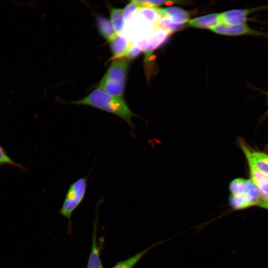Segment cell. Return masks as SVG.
<instances>
[{
    "label": "cell",
    "mask_w": 268,
    "mask_h": 268,
    "mask_svg": "<svg viewBox=\"0 0 268 268\" xmlns=\"http://www.w3.org/2000/svg\"><path fill=\"white\" fill-rule=\"evenodd\" d=\"M69 103L89 106L116 115L126 121L132 131H134V126L132 118L136 117V115L129 108L122 97L111 95L98 87L83 98Z\"/></svg>",
    "instance_id": "obj_1"
},
{
    "label": "cell",
    "mask_w": 268,
    "mask_h": 268,
    "mask_svg": "<svg viewBox=\"0 0 268 268\" xmlns=\"http://www.w3.org/2000/svg\"><path fill=\"white\" fill-rule=\"evenodd\" d=\"M129 60H113L100 81L98 87L111 95L122 97L124 93Z\"/></svg>",
    "instance_id": "obj_2"
},
{
    "label": "cell",
    "mask_w": 268,
    "mask_h": 268,
    "mask_svg": "<svg viewBox=\"0 0 268 268\" xmlns=\"http://www.w3.org/2000/svg\"><path fill=\"white\" fill-rule=\"evenodd\" d=\"M87 177H81L70 185L60 209L61 215L68 219L70 229L72 213L85 197L87 188Z\"/></svg>",
    "instance_id": "obj_3"
},
{
    "label": "cell",
    "mask_w": 268,
    "mask_h": 268,
    "mask_svg": "<svg viewBox=\"0 0 268 268\" xmlns=\"http://www.w3.org/2000/svg\"><path fill=\"white\" fill-rule=\"evenodd\" d=\"M261 200L259 191L249 179L245 192L240 196L231 195L229 199L230 206L235 210H240L254 206H258Z\"/></svg>",
    "instance_id": "obj_4"
},
{
    "label": "cell",
    "mask_w": 268,
    "mask_h": 268,
    "mask_svg": "<svg viewBox=\"0 0 268 268\" xmlns=\"http://www.w3.org/2000/svg\"><path fill=\"white\" fill-rule=\"evenodd\" d=\"M239 146L244 153L249 166L268 174V154L252 148L244 139L238 140Z\"/></svg>",
    "instance_id": "obj_5"
},
{
    "label": "cell",
    "mask_w": 268,
    "mask_h": 268,
    "mask_svg": "<svg viewBox=\"0 0 268 268\" xmlns=\"http://www.w3.org/2000/svg\"><path fill=\"white\" fill-rule=\"evenodd\" d=\"M210 30L218 34L230 36L245 35L263 36L268 38V34L255 30L251 27L247 23L232 25L220 24Z\"/></svg>",
    "instance_id": "obj_6"
},
{
    "label": "cell",
    "mask_w": 268,
    "mask_h": 268,
    "mask_svg": "<svg viewBox=\"0 0 268 268\" xmlns=\"http://www.w3.org/2000/svg\"><path fill=\"white\" fill-rule=\"evenodd\" d=\"M268 9V4L251 8L234 9L220 13L221 24L232 25L247 23L251 13Z\"/></svg>",
    "instance_id": "obj_7"
},
{
    "label": "cell",
    "mask_w": 268,
    "mask_h": 268,
    "mask_svg": "<svg viewBox=\"0 0 268 268\" xmlns=\"http://www.w3.org/2000/svg\"><path fill=\"white\" fill-rule=\"evenodd\" d=\"M250 180L258 188L261 200H268V174L249 166Z\"/></svg>",
    "instance_id": "obj_8"
},
{
    "label": "cell",
    "mask_w": 268,
    "mask_h": 268,
    "mask_svg": "<svg viewBox=\"0 0 268 268\" xmlns=\"http://www.w3.org/2000/svg\"><path fill=\"white\" fill-rule=\"evenodd\" d=\"M110 44L112 61L127 57L130 49L134 45L132 41H128L125 37L119 34Z\"/></svg>",
    "instance_id": "obj_9"
},
{
    "label": "cell",
    "mask_w": 268,
    "mask_h": 268,
    "mask_svg": "<svg viewBox=\"0 0 268 268\" xmlns=\"http://www.w3.org/2000/svg\"><path fill=\"white\" fill-rule=\"evenodd\" d=\"M169 35L170 34L166 30L157 28L147 37V47L144 51L146 61L148 60L149 57L154 50L165 42Z\"/></svg>",
    "instance_id": "obj_10"
},
{
    "label": "cell",
    "mask_w": 268,
    "mask_h": 268,
    "mask_svg": "<svg viewBox=\"0 0 268 268\" xmlns=\"http://www.w3.org/2000/svg\"><path fill=\"white\" fill-rule=\"evenodd\" d=\"M97 222L98 219L96 217L94 222L91 249L87 268H103L100 256V246L99 245L97 239Z\"/></svg>",
    "instance_id": "obj_11"
},
{
    "label": "cell",
    "mask_w": 268,
    "mask_h": 268,
    "mask_svg": "<svg viewBox=\"0 0 268 268\" xmlns=\"http://www.w3.org/2000/svg\"><path fill=\"white\" fill-rule=\"evenodd\" d=\"M161 17H167L173 23L183 24L189 20V12L181 8L176 6L164 8H157Z\"/></svg>",
    "instance_id": "obj_12"
},
{
    "label": "cell",
    "mask_w": 268,
    "mask_h": 268,
    "mask_svg": "<svg viewBox=\"0 0 268 268\" xmlns=\"http://www.w3.org/2000/svg\"><path fill=\"white\" fill-rule=\"evenodd\" d=\"M221 24L220 13H211L190 20L188 26L200 28H209Z\"/></svg>",
    "instance_id": "obj_13"
},
{
    "label": "cell",
    "mask_w": 268,
    "mask_h": 268,
    "mask_svg": "<svg viewBox=\"0 0 268 268\" xmlns=\"http://www.w3.org/2000/svg\"><path fill=\"white\" fill-rule=\"evenodd\" d=\"M97 29L101 36L110 42L118 35L115 31L110 21L106 17L98 15L95 18Z\"/></svg>",
    "instance_id": "obj_14"
},
{
    "label": "cell",
    "mask_w": 268,
    "mask_h": 268,
    "mask_svg": "<svg viewBox=\"0 0 268 268\" xmlns=\"http://www.w3.org/2000/svg\"><path fill=\"white\" fill-rule=\"evenodd\" d=\"M137 14L140 20L152 25L155 28L162 18L157 7H139L137 10Z\"/></svg>",
    "instance_id": "obj_15"
},
{
    "label": "cell",
    "mask_w": 268,
    "mask_h": 268,
    "mask_svg": "<svg viewBox=\"0 0 268 268\" xmlns=\"http://www.w3.org/2000/svg\"><path fill=\"white\" fill-rule=\"evenodd\" d=\"M164 241L157 242L144 250L124 261L118 262L111 268H134L136 264L152 248L161 244Z\"/></svg>",
    "instance_id": "obj_16"
},
{
    "label": "cell",
    "mask_w": 268,
    "mask_h": 268,
    "mask_svg": "<svg viewBox=\"0 0 268 268\" xmlns=\"http://www.w3.org/2000/svg\"><path fill=\"white\" fill-rule=\"evenodd\" d=\"M110 22L115 31L119 34L123 29L124 19L123 9L112 7L110 9Z\"/></svg>",
    "instance_id": "obj_17"
},
{
    "label": "cell",
    "mask_w": 268,
    "mask_h": 268,
    "mask_svg": "<svg viewBox=\"0 0 268 268\" xmlns=\"http://www.w3.org/2000/svg\"><path fill=\"white\" fill-rule=\"evenodd\" d=\"M3 165L14 166L22 172L26 170V168L24 166L14 161L9 156L6 150L0 145V167Z\"/></svg>",
    "instance_id": "obj_18"
},
{
    "label": "cell",
    "mask_w": 268,
    "mask_h": 268,
    "mask_svg": "<svg viewBox=\"0 0 268 268\" xmlns=\"http://www.w3.org/2000/svg\"><path fill=\"white\" fill-rule=\"evenodd\" d=\"M183 27V24H177L173 23L168 18L164 17L161 19L155 28H160L166 30L170 35L177 31Z\"/></svg>",
    "instance_id": "obj_19"
},
{
    "label": "cell",
    "mask_w": 268,
    "mask_h": 268,
    "mask_svg": "<svg viewBox=\"0 0 268 268\" xmlns=\"http://www.w3.org/2000/svg\"><path fill=\"white\" fill-rule=\"evenodd\" d=\"M140 6L132 0L123 9L124 21L129 22L137 14V11Z\"/></svg>",
    "instance_id": "obj_20"
},
{
    "label": "cell",
    "mask_w": 268,
    "mask_h": 268,
    "mask_svg": "<svg viewBox=\"0 0 268 268\" xmlns=\"http://www.w3.org/2000/svg\"><path fill=\"white\" fill-rule=\"evenodd\" d=\"M142 52L138 48H137L134 44L130 49L127 55V60L129 61L134 59L138 56Z\"/></svg>",
    "instance_id": "obj_21"
},
{
    "label": "cell",
    "mask_w": 268,
    "mask_h": 268,
    "mask_svg": "<svg viewBox=\"0 0 268 268\" xmlns=\"http://www.w3.org/2000/svg\"><path fill=\"white\" fill-rule=\"evenodd\" d=\"M258 206L268 209V200L261 201Z\"/></svg>",
    "instance_id": "obj_22"
}]
</instances>
